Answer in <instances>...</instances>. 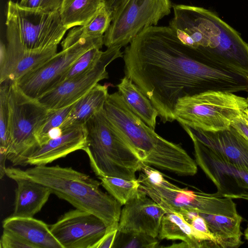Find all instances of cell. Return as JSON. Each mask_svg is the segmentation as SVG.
Returning <instances> with one entry per match:
<instances>
[{
	"instance_id": "cell-14",
	"label": "cell",
	"mask_w": 248,
	"mask_h": 248,
	"mask_svg": "<svg viewBox=\"0 0 248 248\" xmlns=\"http://www.w3.org/2000/svg\"><path fill=\"white\" fill-rule=\"evenodd\" d=\"M166 212L140 189L121 210L118 230L139 232L158 237L162 219Z\"/></svg>"
},
{
	"instance_id": "cell-5",
	"label": "cell",
	"mask_w": 248,
	"mask_h": 248,
	"mask_svg": "<svg viewBox=\"0 0 248 248\" xmlns=\"http://www.w3.org/2000/svg\"><path fill=\"white\" fill-rule=\"evenodd\" d=\"M86 145L84 149L93 171L98 177L112 176L136 180L144 163L139 154L120 137L103 108L84 124Z\"/></svg>"
},
{
	"instance_id": "cell-37",
	"label": "cell",
	"mask_w": 248,
	"mask_h": 248,
	"mask_svg": "<svg viewBox=\"0 0 248 248\" xmlns=\"http://www.w3.org/2000/svg\"><path fill=\"white\" fill-rule=\"evenodd\" d=\"M247 100H248V97H247Z\"/></svg>"
},
{
	"instance_id": "cell-36",
	"label": "cell",
	"mask_w": 248,
	"mask_h": 248,
	"mask_svg": "<svg viewBox=\"0 0 248 248\" xmlns=\"http://www.w3.org/2000/svg\"><path fill=\"white\" fill-rule=\"evenodd\" d=\"M244 237L246 240L248 242V221L247 223V228L244 231Z\"/></svg>"
},
{
	"instance_id": "cell-30",
	"label": "cell",
	"mask_w": 248,
	"mask_h": 248,
	"mask_svg": "<svg viewBox=\"0 0 248 248\" xmlns=\"http://www.w3.org/2000/svg\"><path fill=\"white\" fill-rule=\"evenodd\" d=\"M63 0H21L19 4L24 7L47 12L59 11Z\"/></svg>"
},
{
	"instance_id": "cell-24",
	"label": "cell",
	"mask_w": 248,
	"mask_h": 248,
	"mask_svg": "<svg viewBox=\"0 0 248 248\" xmlns=\"http://www.w3.org/2000/svg\"><path fill=\"white\" fill-rule=\"evenodd\" d=\"M98 178L102 186L122 205H124L140 190V184L137 179L130 180L112 176Z\"/></svg>"
},
{
	"instance_id": "cell-8",
	"label": "cell",
	"mask_w": 248,
	"mask_h": 248,
	"mask_svg": "<svg viewBox=\"0 0 248 248\" xmlns=\"http://www.w3.org/2000/svg\"><path fill=\"white\" fill-rule=\"evenodd\" d=\"M9 143L7 159L13 166L27 165L29 155L39 145L36 132L48 109L22 92L15 83L9 89Z\"/></svg>"
},
{
	"instance_id": "cell-18",
	"label": "cell",
	"mask_w": 248,
	"mask_h": 248,
	"mask_svg": "<svg viewBox=\"0 0 248 248\" xmlns=\"http://www.w3.org/2000/svg\"><path fill=\"white\" fill-rule=\"evenodd\" d=\"M2 227L21 237L34 248H62L52 234L49 226L33 217L11 216L2 221Z\"/></svg>"
},
{
	"instance_id": "cell-13",
	"label": "cell",
	"mask_w": 248,
	"mask_h": 248,
	"mask_svg": "<svg viewBox=\"0 0 248 248\" xmlns=\"http://www.w3.org/2000/svg\"><path fill=\"white\" fill-rule=\"evenodd\" d=\"M49 227L62 248H94L107 230L98 217L77 208L65 213Z\"/></svg>"
},
{
	"instance_id": "cell-23",
	"label": "cell",
	"mask_w": 248,
	"mask_h": 248,
	"mask_svg": "<svg viewBox=\"0 0 248 248\" xmlns=\"http://www.w3.org/2000/svg\"><path fill=\"white\" fill-rule=\"evenodd\" d=\"M105 5L104 0H63L59 13L69 30L87 24Z\"/></svg>"
},
{
	"instance_id": "cell-22",
	"label": "cell",
	"mask_w": 248,
	"mask_h": 248,
	"mask_svg": "<svg viewBox=\"0 0 248 248\" xmlns=\"http://www.w3.org/2000/svg\"><path fill=\"white\" fill-rule=\"evenodd\" d=\"M117 87L131 109L155 130L158 116V111L140 88L126 76L121 79Z\"/></svg>"
},
{
	"instance_id": "cell-15",
	"label": "cell",
	"mask_w": 248,
	"mask_h": 248,
	"mask_svg": "<svg viewBox=\"0 0 248 248\" xmlns=\"http://www.w3.org/2000/svg\"><path fill=\"white\" fill-rule=\"evenodd\" d=\"M57 46L28 50L19 45L2 41L0 45V83L12 84L38 67L57 53Z\"/></svg>"
},
{
	"instance_id": "cell-26",
	"label": "cell",
	"mask_w": 248,
	"mask_h": 248,
	"mask_svg": "<svg viewBox=\"0 0 248 248\" xmlns=\"http://www.w3.org/2000/svg\"><path fill=\"white\" fill-rule=\"evenodd\" d=\"M158 244L156 237L149 234L118 230L112 248H155Z\"/></svg>"
},
{
	"instance_id": "cell-34",
	"label": "cell",
	"mask_w": 248,
	"mask_h": 248,
	"mask_svg": "<svg viewBox=\"0 0 248 248\" xmlns=\"http://www.w3.org/2000/svg\"><path fill=\"white\" fill-rule=\"evenodd\" d=\"M106 6L112 14L118 10L127 0H104Z\"/></svg>"
},
{
	"instance_id": "cell-31",
	"label": "cell",
	"mask_w": 248,
	"mask_h": 248,
	"mask_svg": "<svg viewBox=\"0 0 248 248\" xmlns=\"http://www.w3.org/2000/svg\"><path fill=\"white\" fill-rule=\"evenodd\" d=\"M0 248H34L21 237L4 229L0 240Z\"/></svg>"
},
{
	"instance_id": "cell-10",
	"label": "cell",
	"mask_w": 248,
	"mask_h": 248,
	"mask_svg": "<svg viewBox=\"0 0 248 248\" xmlns=\"http://www.w3.org/2000/svg\"><path fill=\"white\" fill-rule=\"evenodd\" d=\"M103 45V36L81 37L15 83L25 94L37 99L63 82L70 68L84 52L94 46L102 48Z\"/></svg>"
},
{
	"instance_id": "cell-2",
	"label": "cell",
	"mask_w": 248,
	"mask_h": 248,
	"mask_svg": "<svg viewBox=\"0 0 248 248\" xmlns=\"http://www.w3.org/2000/svg\"><path fill=\"white\" fill-rule=\"evenodd\" d=\"M169 26L184 44L202 50L217 64L248 75V44L216 14L202 7L174 4Z\"/></svg>"
},
{
	"instance_id": "cell-32",
	"label": "cell",
	"mask_w": 248,
	"mask_h": 248,
	"mask_svg": "<svg viewBox=\"0 0 248 248\" xmlns=\"http://www.w3.org/2000/svg\"><path fill=\"white\" fill-rule=\"evenodd\" d=\"M231 126L248 140V108L234 120Z\"/></svg>"
},
{
	"instance_id": "cell-28",
	"label": "cell",
	"mask_w": 248,
	"mask_h": 248,
	"mask_svg": "<svg viewBox=\"0 0 248 248\" xmlns=\"http://www.w3.org/2000/svg\"><path fill=\"white\" fill-rule=\"evenodd\" d=\"M11 84L0 83V152H6L9 143V89Z\"/></svg>"
},
{
	"instance_id": "cell-12",
	"label": "cell",
	"mask_w": 248,
	"mask_h": 248,
	"mask_svg": "<svg viewBox=\"0 0 248 248\" xmlns=\"http://www.w3.org/2000/svg\"><path fill=\"white\" fill-rule=\"evenodd\" d=\"M121 47H108L96 64L90 70L65 80L37 100L48 110L56 109L74 104L96 84L108 78L107 66L115 59L123 57Z\"/></svg>"
},
{
	"instance_id": "cell-9",
	"label": "cell",
	"mask_w": 248,
	"mask_h": 248,
	"mask_svg": "<svg viewBox=\"0 0 248 248\" xmlns=\"http://www.w3.org/2000/svg\"><path fill=\"white\" fill-rule=\"evenodd\" d=\"M172 5L170 0H127L112 14L104 45L122 48L130 44L143 30L156 26L170 14Z\"/></svg>"
},
{
	"instance_id": "cell-20",
	"label": "cell",
	"mask_w": 248,
	"mask_h": 248,
	"mask_svg": "<svg viewBox=\"0 0 248 248\" xmlns=\"http://www.w3.org/2000/svg\"><path fill=\"white\" fill-rule=\"evenodd\" d=\"M159 239L179 240L188 248H213L207 238L195 229L177 212H166L162 219Z\"/></svg>"
},
{
	"instance_id": "cell-17",
	"label": "cell",
	"mask_w": 248,
	"mask_h": 248,
	"mask_svg": "<svg viewBox=\"0 0 248 248\" xmlns=\"http://www.w3.org/2000/svg\"><path fill=\"white\" fill-rule=\"evenodd\" d=\"M86 145V133L84 125L72 127L62 131L59 136L38 145L29 155L27 164L46 165Z\"/></svg>"
},
{
	"instance_id": "cell-3",
	"label": "cell",
	"mask_w": 248,
	"mask_h": 248,
	"mask_svg": "<svg viewBox=\"0 0 248 248\" xmlns=\"http://www.w3.org/2000/svg\"><path fill=\"white\" fill-rule=\"evenodd\" d=\"M104 109L118 134L144 164L181 176L196 174L195 160L182 146L155 133L131 109L119 92L108 94Z\"/></svg>"
},
{
	"instance_id": "cell-19",
	"label": "cell",
	"mask_w": 248,
	"mask_h": 248,
	"mask_svg": "<svg viewBox=\"0 0 248 248\" xmlns=\"http://www.w3.org/2000/svg\"><path fill=\"white\" fill-rule=\"evenodd\" d=\"M17 184L13 217H33L52 194L46 186L27 179L16 178Z\"/></svg>"
},
{
	"instance_id": "cell-16",
	"label": "cell",
	"mask_w": 248,
	"mask_h": 248,
	"mask_svg": "<svg viewBox=\"0 0 248 248\" xmlns=\"http://www.w3.org/2000/svg\"><path fill=\"white\" fill-rule=\"evenodd\" d=\"M180 124L186 133H191L211 151L248 165V140L232 126L223 130L209 132Z\"/></svg>"
},
{
	"instance_id": "cell-21",
	"label": "cell",
	"mask_w": 248,
	"mask_h": 248,
	"mask_svg": "<svg viewBox=\"0 0 248 248\" xmlns=\"http://www.w3.org/2000/svg\"><path fill=\"white\" fill-rule=\"evenodd\" d=\"M110 83L96 84L76 101L60 128L63 131L72 127L83 125L93 115L103 108L108 95Z\"/></svg>"
},
{
	"instance_id": "cell-1",
	"label": "cell",
	"mask_w": 248,
	"mask_h": 248,
	"mask_svg": "<svg viewBox=\"0 0 248 248\" xmlns=\"http://www.w3.org/2000/svg\"><path fill=\"white\" fill-rule=\"evenodd\" d=\"M125 76L150 100L163 123L176 120L179 99L214 91L248 92V75L222 66L182 43L170 26L143 30L123 54Z\"/></svg>"
},
{
	"instance_id": "cell-6",
	"label": "cell",
	"mask_w": 248,
	"mask_h": 248,
	"mask_svg": "<svg viewBox=\"0 0 248 248\" xmlns=\"http://www.w3.org/2000/svg\"><path fill=\"white\" fill-rule=\"evenodd\" d=\"M247 108L246 98L232 93L210 91L179 99L174 114L180 124L217 132L229 128Z\"/></svg>"
},
{
	"instance_id": "cell-7",
	"label": "cell",
	"mask_w": 248,
	"mask_h": 248,
	"mask_svg": "<svg viewBox=\"0 0 248 248\" xmlns=\"http://www.w3.org/2000/svg\"><path fill=\"white\" fill-rule=\"evenodd\" d=\"M7 42L36 50L58 46L66 31L59 11L47 12L9 0L6 11Z\"/></svg>"
},
{
	"instance_id": "cell-35",
	"label": "cell",
	"mask_w": 248,
	"mask_h": 248,
	"mask_svg": "<svg viewBox=\"0 0 248 248\" xmlns=\"http://www.w3.org/2000/svg\"><path fill=\"white\" fill-rule=\"evenodd\" d=\"M7 159V153L0 152V178L2 179L5 175V161Z\"/></svg>"
},
{
	"instance_id": "cell-27",
	"label": "cell",
	"mask_w": 248,
	"mask_h": 248,
	"mask_svg": "<svg viewBox=\"0 0 248 248\" xmlns=\"http://www.w3.org/2000/svg\"><path fill=\"white\" fill-rule=\"evenodd\" d=\"M112 19V13L105 5L87 24L79 27L80 35L94 38L104 36Z\"/></svg>"
},
{
	"instance_id": "cell-11",
	"label": "cell",
	"mask_w": 248,
	"mask_h": 248,
	"mask_svg": "<svg viewBox=\"0 0 248 248\" xmlns=\"http://www.w3.org/2000/svg\"><path fill=\"white\" fill-rule=\"evenodd\" d=\"M195 161L213 182L217 191L232 199L248 201V166L216 154L190 133Z\"/></svg>"
},
{
	"instance_id": "cell-33",
	"label": "cell",
	"mask_w": 248,
	"mask_h": 248,
	"mask_svg": "<svg viewBox=\"0 0 248 248\" xmlns=\"http://www.w3.org/2000/svg\"><path fill=\"white\" fill-rule=\"evenodd\" d=\"M117 232L118 229H114L107 232L94 248H112Z\"/></svg>"
},
{
	"instance_id": "cell-29",
	"label": "cell",
	"mask_w": 248,
	"mask_h": 248,
	"mask_svg": "<svg viewBox=\"0 0 248 248\" xmlns=\"http://www.w3.org/2000/svg\"><path fill=\"white\" fill-rule=\"evenodd\" d=\"M101 48L94 46L81 55L70 68L64 80L84 74L92 68L103 54V51L100 50Z\"/></svg>"
},
{
	"instance_id": "cell-25",
	"label": "cell",
	"mask_w": 248,
	"mask_h": 248,
	"mask_svg": "<svg viewBox=\"0 0 248 248\" xmlns=\"http://www.w3.org/2000/svg\"><path fill=\"white\" fill-rule=\"evenodd\" d=\"M73 105L74 104L59 109L48 110L45 118L36 132L38 145L48 140V135L51 131L56 128H60Z\"/></svg>"
},
{
	"instance_id": "cell-4",
	"label": "cell",
	"mask_w": 248,
	"mask_h": 248,
	"mask_svg": "<svg viewBox=\"0 0 248 248\" xmlns=\"http://www.w3.org/2000/svg\"><path fill=\"white\" fill-rule=\"evenodd\" d=\"M5 175L13 180L27 179L48 187L52 194L76 208L91 213L100 218L107 232L118 229L122 206L100 188L101 182L72 167L59 165L34 166L26 170L8 167Z\"/></svg>"
}]
</instances>
